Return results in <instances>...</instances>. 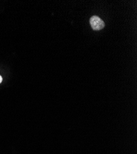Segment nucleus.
Returning a JSON list of instances; mask_svg holds the SVG:
<instances>
[{"label": "nucleus", "mask_w": 137, "mask_h": 154, "mask_svg": "<svg viewBox=\"0 0 137 154\" xmlns=\"http://www.w3.org/2000/svg\"><path fill=\"white\" fill-rule=\"evenodd\" d=\"M90 23L94 30H100L105 27L103 20L97 16H92L90 19Z\"/></svg>", "instance_id": "obj_1"}, {"label": "nucleus", "mask_w": 137, "mask_h": 154, "mask_svg": "<svg viewBox=\"0 0 137 154\" xmlns=\"http://www.w3.org/2000/svg\"><path fill=\"white\" fill-rule=\"evenodd\" d=\"M2 81H3V79H2V77H1V76H0V83H1L2 82Z\"/></svg>", "instance_id": "obj_2"}]
</instances>
